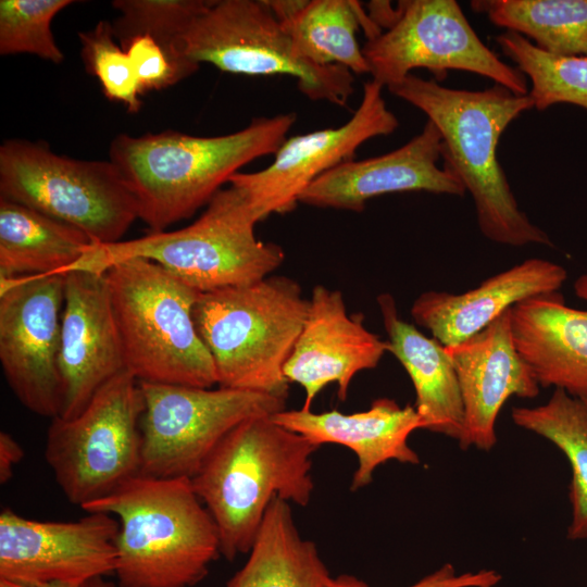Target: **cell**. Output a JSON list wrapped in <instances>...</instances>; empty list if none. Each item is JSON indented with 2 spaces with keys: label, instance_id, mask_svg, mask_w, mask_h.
Returning a JSON list of instances; mask_svg holds the SVG:
<instances>
[{
  "label": "cell",
  "instance_id": "17",
  "mask_svg": "<svg viewBox=\"0 0 587 587\" xmlns=\"http://www.w3.org/2000/svg\"><path fill=\"white\" fill-rule=\"evenodd\" d=\"M387 351V341L365 327L362 313H347L339 290L316 285L284 375L289 384L304 389L301 409L311 410L315 397L333 383L338 386V399L345 401L353 377L376 367Z\"/></svg>",
  "mask_w": 587,
  "mask_h": 587
},
{
  "label": "cell",
  "instance_id": "31",
  "mask_svg": "<svg viewBox=\"0 0 587 587\" xmlns=\"http://www.w3.org/2000/svg\"><path fill=\"white\" fill-rule=\"evenodd\" d=\"M72 0H1L0 53H30L59 64L64 55L55 43L51 21Z\"/></svg>",
  "mask_w": 587,
  "mask_h": 587
},
{
  "label": "cell",
  "instance_id": "22",
  "mask_svg": "<svg viewBox=\"0 0 587 587\" xmlns=\"http://www.w3.org/2000/svg\"><path fill=\"white\" fill-rule=\"evenodd\" d=\"M573 287L587 301V274ZM511 329L540 387L587 402V310L566 305L558 292L534 297L511 309Z\"/></svg>",
  "mask_w": 587,
  "mask_h": 587
},
{
  "label": "cell",
  "instance_id": "29",
  "mask_svg": "<svg viewBox=\"0 0 587 587\" xmlns=\"http://www.w3.org/2000/svg\"><path fill=\"white\" fill-rule=\"evenodd\" d=\"M502 53L530 82L528 97L544 111L570 103L587 110V58L546 52L524 36L505 30L496 36Z\"/></svg>",
  "mask_w": 587,
  "mask_h": 587
},
{
  "label": "cell",
  "instance_id": "21",
  "mask_svg": "<svg viewBox=\"0 0 587 587\" xmlns=\"http://www.w3.org/2000/svg\"><path fill=\"white\" fill-rule=\"evenodd\" d=\"M271 417L317 447L336 444L352 450L358 458L352 491L371 484L376 467L387 461L420 463L408 439L415 429L423 428L422 421L413 405L401 407L389 398H377L366 411L350 414L300 409L283 410Z\"/></svg>",
  "mask_w": 587,
  "mask_h": 587
},
{
  "label": "cell",
  "instance_id": "7",
  "mask_svg": "<svg viewBox=\"0 0 587 587\" xmlns=\"http://www.w3.org/2000/svg\"><path fill=\"white\" fill-rule=\"evenodd\" d=\"M126 371L138 382L212 388L213 359L193 321L201 295L146 259L104 273Z\"/></svg>",
  "mask_w": 587,
  "mask_h": 587
},
{
  "label": "cell",
  "instance_id": "23",
  "mask_svg": "<svg viewBox=\"0 0 587 587\" xmlns=\"http://www.w3.org/2000/svg\"><path fill=\"white\" fill-rule=\"evenodd\" d=\"M377 303L388 351L411 378L415 390L413 407L423 428L459 441L464 428V409L457 373L446 348L403 321L390 294H380Z\"/></svg>",
  "mask_w": 587,
  "mask_h": 587
},
{
  "label": "cell",
  "instance_id": "2",
  "mask_svg": "<svg viewBox=\"0 0 587 587\" xmlns=\"http://www.w3.org/2000/svg\"><path fill=\"white\" fill-rule=\"evenodd\" d=\"M296 120L292 112L255 117L238 132L212 137L121 134L110 145V160L136 199L139 220L152 233L163 232L208 204L243 165L274 154Z\"/></svg>",
  "mask_w": 587,
  "mask_h": 587
},
{
  "label": "cell",
  "instance_id": "18",
  "mask_svg": "<svg viewBox=\"0 0 587 587\" xmlns=\"http://www.w3.org/2000/svg\"><path fill=\"white\" fill-rule=\"evenodd\" d=\"M441 151V135L427 120L421 133L400 148L375 158L352 159L327 171L305 188L299 202L362 212L367 200L391 192L463 197L466 190L457 174L438 165Z\"/></svg>",
  "mask_w": 587,
  "mask_h": 587
},
{
  "label": "cell",
  "instance_id": "11",
  "mask_svg": "<svg viewBox=\"0 0 587 587\" xmlns=\"http://www.w3.org/2000/svg\"><path fill=\"white\" fill-rule=\"evenodd\" d=\"M140 474L191 478L218 442L237 425L285 410L286 399L218 387L139 382Z\"/></svg>",
  "mask_w": 587,
  "mask_h": 587
},
{
  "label": "cell",
  "instance_id": "14",
  "mask_svg": "<svg viewBox=\"0 0 587 587\" xmlns=\"http://www.w3.org/2000/svg\"><path fill=\"white\" fill-rule=\"evenodd\" d=\"M383 88L376 80H367L348 122L286 138L267 167L230 177L228 184L246 196L258 222L295 210L301 193L317 177L352 160L366 140L388 136L399 127L398 117L387 108Z\"/></svg>",
  "mask_w": 587,
  "mask_h": 587
},
{
  "label": "cell",
  "instance_id": "35",
  "mask_svg": "<svg viewBox=\"0 0 587 587\" xmlns=\"http://www.w3.org/2000/svg\"><path fill=\"white\" fill-rule=\"evenodd\" d=\"M24 458L21 445L7 432L0 433V483L7 484L13 476V469Z\"/></svg>",
  "mask_w": 587,
  "mask_h": 587
},
{
  "label": "cell",
  "instance_id": "25",
  "mask_svg": "<svg viewBox=\"0 0 587 587\" xmlns=\"http://www.w3.org/2000/svg\"><path fill=\"white\" fill-rule=\"evenodd\" d=\"M300 54L319 66L339 65L352 74H370L358 42L360 25L371 22L358 1L266 0Z\"/></svg>",
  "mask_w": 587,
  "mask_h": 587
},
{
  "label": "cell",
  "instance_id": "16",
  "mask_svg": "<svg viewBox=\"0 0 587 587\" xmlns=\"http://www.w3.org/2000/svg\"><path fill=\"white\" fill-rule=\"evenodd\" d=\"M59 370L62 419L78 415L107 382L126 371L103 274L64 273Z\"/></svg>",
  "mask_w": 587,
  "mask_h": 587
},
{
  "label": "cell",
  "instance_id": "26",
  "mask_svg": "<svg viewBox=\"0 0 587 587\" xmlns=\"http://www.w3.org/2000/svg\"><path fill=\"white\" fill-rule=\"evenodd\" d=\"M329 576L315 544L301 538L289 502L275 498L248 560L226 587H324Z\"/></svg>",
  "mask_w": 587,
  "mask_h": 587
},
{
  "label": "cell",
  "instance_id": "13",
  "mask_svg": "<svg viewBox=\"0 0 587 587\" xmlns=\"http://www.w3.org/2000/svg\"><path fill=\"white\" fill-rule=\"evenodd\" d=\"M64 274L0 278V363L17 400L54 419L62 409L59 370Z\"/></svg>",
  "mask_w": 587,
  "mask_h": 587
},
{
  "label": "cell",
  "instance_id": "12",
  "mask_svg": "<svg viewBox=\"0 0 587 587\" xmlns=\"http://www.w3.org/2000/svg\"><path fill=\"white\" fill-rule=\"evenodd\" d=\"M398 3L395 24L362 47L372 79L383 87L400 83L415 68H426L439 80L457 70L490 78L515 95L528 93L525 75L480 40L457 1Z\"/></svg>",
  "mask_w": 587,
  "mask_h": 587
},
{
  "label": "cell",
  "instance_id": "34",
  "mask_svg": "<svg viewBox=\"0 0 587 587\" xmlns=\"http://www.w3.org/2000/svg\"><path fill=\"white\" fill-rule=\"evenodd\" d=\"M502 576L494 570L457 574L452 564L446 563L408 587H495ZM324 587H370L364 580L349 574L329 576Z\"/></svg>",
  "mask_w": 587,
  "mask_h": 587
},
{
  "label": "cell",
  "instance_id": "36",
  "mask_svg": "<svg viewBox=\"0 0 587 587\" xmlns=\"http://www.w3.org/2000/svg\"><path fill=\"white\" fill-rule=\"evenodd\" d=\"M0 587H117V585L108 580L105 577L100 576L77 583L54 582L39 585H21L0 580Z\"/></svg>",
  "mask_w": 587,
  "mask_h": 587
},
{
  "label": "cell",
  "instance_id": "4",
  "mask_svg": "<svg viewBox=\"0 0 587 587\" xmlns=\"http://www.w3.org/2000/svg\"><path fill=\"white\" fill-rule=\"evenodd\" d=\"M319 448L271 415L240 423L218 442L190 480L216 524L226 560L249 553L275 498L310 502Z\"/></svg>",
  "mask_w": 587,
  "mask_h": 587
},
{
  "label": "cell",
  "instance_id": "1",
  "mask_svg": "<svg viewBox=\"0 0 587 587\" xmlns=\"http://www.w3.org/2000/svg\"><path fill=\"white\" fill-rule=\"evenodd\" d=\"M388 90L421 110L438 128L444 165L471 195L479 230L487 239L512 247L553 246L520 209L497 155L508 126L534 109L528 95H515L498 84L483 90L454 89L413 74Z\"/></svg>",
  "mask_w": 587,
  "mask_h": 587
},
{
  "label": "cell",
  "instance_id": "6",
  "mask_svg": "<svg viewBox=\"0 0 587 587\" xmlns=\"http://www.w3.org/2000/svg\"><path fill=\"white\" fill-rule=\"evenodd\" d=\"M308 308L301 286L283 275L201 294L193 321L213 359L218 387L287 399L284 367Z\"/></svg>",
  "mask_w": 587,
  "mask_h": 587
},
{
  "label": "cell",
  "instance_id": "27",
  "mask_svg": "<svg viewBox=\"0 0 587 587\" xmlns=\"http://www.w3.org/2000/svg\"><path fill=\"white\" fill-rule=\"evenodd\" d=\"M511 416L515 425L548 439L569 460L572 519L566 537L587 539V402L554 388L547 403L513 408Z\"/></svg>",
  "mask_w": 587,
  "mask_h": 587
},
{
  "label": "cell",
  "instance_id": "15",
  "mask_svg": "<svg viewBox=\"0 0 587 587\" xmlns=\"http://www.w3.org/2000/svg\"><path fill=\"white\" fill-rule=\"evenodd\" d=\"M118 521L91 512L76 521L0 513V580L39 585L77 583L115 573Z\"/></svg>",
  "mask_w": 587,
  "mask_h": 587
},
{
  "label": "cell",
  "instance_id": "9",
  "mask_svg": "<svg viewBox=\"0 0 587 587\" xmlns=\"http://www.w3.org/2000/svg\"><path fill=\"white\" fill-rule=\"evenodd\" d=\"M143 409L139 382L123 371L78 415L52 419L45 459L72 504L83 508L140 474Z\"/></svg>",
  "mask_w": 587,
  "mask_h": 587
},
{
  "label": "cell",
  "instance_id": "28",
  "mask_svg": "<svg viewBox=\"0 0 587 587\" xmlns=\"http://www.w3.org/2000/svg\"><path fill=\"white\" fill-rule=\"evenodd\" d=\"M471 9L539 49L587 58V0H473Z\"/></svg>",
  "mask_w": 587,
  "mask_h": 587
},
{
  "label": "cell",
  "instance_id": "8",
  "mask_svg": "<svg viewBox=\"0 0 587 587\" xmlns=\"http://www.w3.org/2000/svg\"><path fill=\"white\" fill-rule=\"evenodd\" d=\"M0 197L72 225L97 243H114L138 217L136 199L109 161L59 155L21 139L0 147Z\"/></svg>",
  "mask_w": 587,
  "mask_h": 587
},
{
  "label": "cell",
  "instance_id": "19",
  "mask_svg": "<svg viewBox=\"0 0 587 587\" xmlns=\"http://www.w3.org/2000/svg\"><path fill=\"white\" fill-rule=\"evenodd\" d=\"M511 309L470 339L445 347L463 402L464 428L459 445L464 450L475 447L490 451L497 444V417L507 400L512 396L534 399L540 391L515 346Z\"/></svg>",
  "mask_w": 587,
  "mask_h": 587
},
{
  "label": "cell",
  "instance_id": "3",
  "mask_svg": "<svg viewBox=\"0 0 587 587\" xmlns=\"http://www.w3.org/2000/svg\"><path fill=\"white\" fill-rule=\"evenodd\" d=\"M82 509L118 521L117 587H193L221 555L216 524L188 477L138 474Z\"/></svg>",
  "mask_w": 587,
  "mask_h": 587
},
{
  "label": "cell",
  "instance_id": "30",
  "mask_svg": "<svg viewBox=\"0 0 587 587\" xmlns=\"http://www.w3.org/2000/svg\"><path fill=\"white\" fill-rule=\"evenodd\" d=\"M212 0H115L120 16L112 22L113 34L123 48L135 36L148 35L176 62L199 68L187 59L180 39Z\"/></svg>",
  "mask_w": 587,
  "mask_h": 587
},
{
  "label": "cell",
  "instance_id": "5",
  "mask_svg": "<svg viewBox=\"0 0 587 587\" xmlns=\"http://www.w3.org/2000/svg\"><path fill=\"white\" fill-rule=\"evenodd\" d=\"M257 223L246 196L229 186L216 192L190 225L95 243L66 272L103 274L118 262L146 259L201 294L252 284L270 276L285 261L280 246L255 237Z\"/></svg>",
  "mask_w": 587,
  "mask_h": 587
},
{
  "label": "cell",
  "instance_id": "33",
  "mask_svg": "<svg viewBox=\"0 0 587 587\" xmlns=\"http://www.w3.org/2000/svg\"><path fill=\"white\" fill-rule=\"evenodd\" d=\"M123 49L135 68L140 93L161 90L196 73L198 68L183 65L150 36L138 35L129 39Z\"/></svg>",
  "mask_w": 587,
  "mask_h": 587
},
{
  "label": "cell",
  "instance_id": "10",
  "mask_svg": "<svg viewBox=\"0 0 587 587\" xmlns=\"http://www.w3.org/2000/svg\"><path fill=\"white\" fill-rule=\"evenodd\" d=\"M184 55L232 74L288 75L313 101L346 107L354 92L352 73L305 60L266 0H212L180 39Z\"/></svg>",
  "mask_w": 587,
  "mask_h": 587
},
{
  "label": "cell",
  "instance_id": "20",
  "mask_svg": "<svg viewBox=\"0 0 587 587\" xmlns=\"http://www.w3.org/2000/svg\"><path fill=\"white\" fill-rule=\"evenodd\" d=\"M566 278L562 265L532 258L461 294L425 291L414 300L411 315L433 338L450 347L480 333L515 304L558 292Z\"/></svg>",
  "mask_w": 587,
  "mask_h": 587
},
{
  "label": "cell",
  "instance_id": "24",
  "mask_svg": "<svg viewBox=\"0 0 587 587\" xmlns=\"http://www.w3.org/2000/svg\"><path fill=\"white\" fill-rule=\"evenodd\" d=\"M95 243L72 225L0 197V278L64 274Z\"/></svg>",
  "mask_w": 587,
  "mask_h": 587
},
{
  "label": "cell",
  "instance_id": "32",
  "mask_svg": "<svg viewBox=\"0 0 587 587\" xmlns=\"http://www.w3.org/2000/svg\"><path fill=\"white\" fill-rule=\"evenodd\" d=\"M78 38L85 68L99 79L105 97L137 112L141 107L139 82L127 52L115 41L112 23L100 21L79 32Z\"/></svg>",
  "mask_w": 587,
  "mask_h": 587
}]
</instances>
